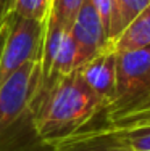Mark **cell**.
<instances>
[{
  "label": "cell",
  "instance_id": "cell-9",
  "mask_svg": "<svg viewBox=\"0 0 150 151\" xmlns=\"http://www.w3.org/2000/svg\"><path fill=\"white\" fill-rule=\"evenodd\" d=\"M53 0H15L12 15L34 21H47Z\"/></svg>",
  "mask_w": 150,
  "mask_h": 151
},
{
  "label": "cell",
  "instance_id": "cell-11",
  "mask_svg": "<svg viewBox=\"0 0 150 151\" xmlns=\"http://www.w3.org/2000/svg\"><path fill=\"white\" fill-rule=\"evenodd\" d=\"M116 8L118 24L123 32L136 19V16L150 3V0H113Z\"/></svg>",
  "mask_w": 150,
  "mask_h": 151
},
{
  "label": "cell",
  "instance_id": "cell-1",
  "mask_svg": "<svg viewBox=\"0 0 150 151\" xmlns=\"http://www.w3.org/2000/svg\"><path fill=\"white\" fill-rule=\"evenodd\" d=\"M102 111L100 100L74 71L36 96L31 121L39 140L53 146L87 129Z\"/></svg>",
  "mask_w": 150,
  "mask_h": 151
},
{
  "label": "cell",
  "instance_id": "cell-7",
  "mask_svg": "<svg viewBox=\"0 0 150 151\" xmlns=\"http://www.w3.org/2000/svg\"><path fill=\"white\" fill-rule=\"evenodd\" d=\"M52 151H136L126 142L121 130L103 124L87 127L52 146Z\"/></svg>",
  "mask_w": 150,
  "mask_h": 151
},
{
  "label": "cell",
  "instance_id": "cell-12",
  "mask_svg": "<svg viewBox=\"0 0 150 151\" xmlns=\"http://www.w3.org/2000/svg\"><path fill=\"white\" fill-rule=\"evenodd\" d=\"M84 0H53L52 2V16L62 24L63 27L70 29L78 12L81 10Z\"/></svg>",
  "mask_w": 150,
  "mask_h": 151
},
{
  "label": "cell",
  "instance_id": "cell-10",
  "mask_svg": "<svg viewBox=\"0 0 150 151\" xmlns=\"http://www.w3.org/2000/svg\"><path fill=\"white\" fill-rule=\"evenodd\" d=\"M92 3V6L95 8V12L99 13L102 24L107 31L112 45H115V40L120 37L121 29L118 24V16H116V8H115V2L113 0H89Z\"/></svg>",
  "mask_w": 150,
  "mask_h": 151
},
{
  "label": "cell",
  "instance_id": "cell-14",
  "mask_svg": "<svg viewBox=\"0 0 150 151\" xmlns=\"http://www.w3.org/2000/svg\"><path fill=\"white\" fill-rule=\"evenodd\" d=\"M15 0H0V27L7 26V21L12 16Z\"/></svg>",
  "mask_w": 150,
  "mask_h": 151
},
{
  "label": "cell",
  "instance_id": "cell-3",
  "mask_svg": "<svg viewBox=\"0 0 150 151\" xmlns=\"http://www.w3.org/2000/svg\"><path fill=\"white\" fill-rule=\"evenodd\" d=\"M45 23L12 15L0 53V85L21 66L41 60Z\"/></svg>",
  "mask_w": 150,
  "mask_h": 151
},
{
  "label": "cell",
  "instance_id": "cell-6",
  "mask_svg": "<svg viewBox=\"0 0 150 151\" xmlns=\"http://www.w3.org/2000/svg\"><path fill=\"white\" fill-rule=\"evenodd\" d=\"M87 88L105 106L110 103L116 85V50L110 48L91 58L76 69Z\"/></svg>",
  "mask_w": 150,
  "mask_h": 151
},
{
  "label": "cell",
  "instance_id": "cell-4",
  "mask_svg": "<svg viewBox=\"0 0 150 151\" xmlns=\"http://www.w3.org/2000/svg\"><path fill=\"white\" fill-rule=\"evenodd\" d=\"M39 87V61L21 66L0 85V138L26 117V114H31Z\"/></svg>",
  "mask_w": 150,
  "mask_h": 151
},
{
  "label": "cell",
  "instance_id": "cell-15",
  "mask_svg": "<svg viewBox=\"0 0 150 151\" xmlns=\"http://www.w3.org/2000/svg\"><path fill=\"white\" fill-rule=\"evenodd\" d=\"M5 34H7V26L0 27V53H2V47H3V40H5Z\"/></svg>",
  "mask_w": 150,
  "mask_h": 151
},
{
  "label": "cell",
  "instance_id": "cell-5",
  "mask_svg": "<svg viewBox=\"0 0 150 151\" xmlns=\"http://www.w3.org/2000/svg\"><path fill=\"white\" fill-rule=\"evenodd\" d=\"M70 32L78 50V68L105 50L113 48L102 19L89 0H84L70 27Z\"/></svg>",
  "mask_w": 150,
  "mask_h": 151
},
{
  "label": "cell",
  "instance_id": "cell-2",
  "mask_svg": "<svg viewBox=\"0 0 150 151\" xmlns=\"http://www.w3.org/2000/svg\"><path fill=\"white\" fill-rule=\"evenodd\" d=\"M102 113L120 130L150 124V45L116 52L115 92Z\"/></svg>",
  "mask_w": 150,
  "mask_h": 151
},
{
  "label": "cell",
  "instance_id": "cell-13",
  "mask_svg": "<svg viewBox=\"0 0 150 151\" xmlns=\"http://www.w3.org/2000/svg\"><path fill=\"white\" fill-rule=\"evenodd\" d=\"M120 130V129H118ZM126 142L136 151H150V124L121 130Z\"/></svg>",
  "mask_w": 150,
  "mask_h": 151
},
{
  "label": "cell",
  "instance_id": "cell-8",
  "mask_svg": "<svg viewBox=\"0 0 150 151\" xmlns=\"http://www.w3.org/2000/svg\"><path fill=\"white\" fill-rule=\"evenodd\" d=\"M150 45V3L136 16V19L120 34L113 48L116 52H128Z\"/></svg>",
  "mask_w": 150,
  "mask_h": 151
}]
</instances>
